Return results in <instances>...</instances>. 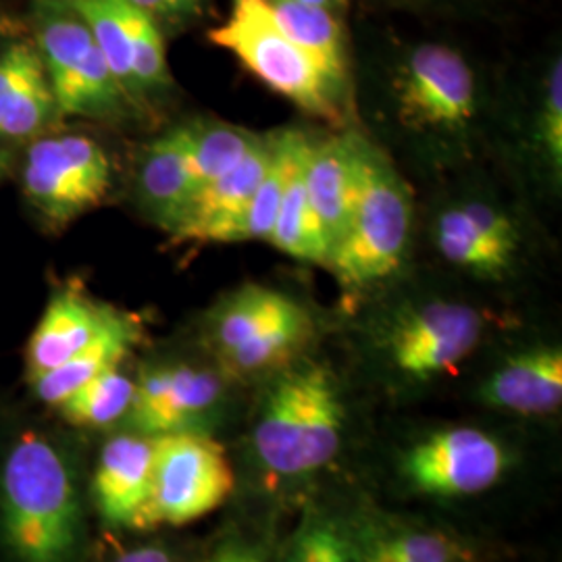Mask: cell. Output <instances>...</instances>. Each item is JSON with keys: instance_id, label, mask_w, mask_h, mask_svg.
<instances>
[{"instance_id": "33", "label": "cell", "mask_w": 562, "mask_h": 562, "mask_svg": "<svg viewBox=\"0 0 562 562\" xmlns=\"http://www.w3.org/2000/svg\"><path fill=\"white\" fill-rule=\"evenodd\" d=\"M132 4L140 7L148 15H162V18H183L192 15L201 9V0H130Z\"/></svg>"}, {"instance_id": "38", "label": "cell", "mask_w": 562, "mask_h": 562, "mask_svg": "<svg viewBox=\"0 0 562 562\" xmlns=\"http://www.w3.org/2000/svg\"><path fill=\"white\" fill-rule=\"evenodd\" d=\"M2 173H4V157L0 155V178H2Z\"/></svg>"}, {"instance_id": "20", "label": "cell", "mask_w": 562, "mask_h": 562, "mask_svg": "<svg viewBox=\"0 0 562 562\" xmlns=\"http://www.w3.org/2000/svg\"><path fill=\"white\" fill-rule=\"evenodd\" d=\"M138 340L136 323L120 313H111L101 331L78 350L69 361L57 369L32 380L34 392L42 402L59 406L69 394H74L83 383L94 380L104 371L120 367Z\"/></svg>"}, {"instance_id": "2", "label": "cell", "mask_w": 562, "mask_h": 562, "mask_svg": "<svg viewBox=\"0 0 562 562\" xmlns=\"http://www.w3.org/2000/svg\"><path fill=\"white\" fill-rule=\"evenodd\" d=\"M344 406L334 375L322 364L283 373L262 401L255 450L281 477H302L331 461L341 446Z\"/></svg>"}, {"instance_id": "16", "label": "cell", "mask_w": 562, "mask_h": 562, "mask_svg": "<svg viewBox=\"0 0 562 562\" xmlns=\"http://www.w3.org/2000/svg\"><path fill=\"white\" fill-rule=\"evenodd\" d=\"M111 313L113 308H104L80 292L63 290L55 294L27 344V380L32 382L69 361L101 331Z\"/></svg>"}, {"instance_id": "11", "label": "cell", "mask_w": 562, "mask_h": 562, "mask_svg": "<svg viewBox=\"0 0 562 562\" xmlns=\"http://www.w3.org/2000/svg\"><path fill=\"white\" fill-rule=\"evenodd\" d=\"M480 313L457 302H429L396 323L387 338L390 359L415 380L454 371L477 346Z\"/></svg>"}, {"instance_id": "6", "label": "cell", "mask_w": 562, "mask_h": 562, "mask_svg": "<svg viewBox=\"0 0 562 562\" xmlns=\"http://www.w3.org/2000/svg\"><path fill=\"white\" fill-rule=\"evenodd\" d=\"M234 492V471L209 434L155 436L148 527L188 525L217 510Z\"/></svg>"}, {"instance_id": "15", "label": "cell", "mask_w": 562, "mask_h": 562, "mask_svg": "<svg viewBox=\"0 0 562 562\" xmlns=\"http://www.w3.org/2000/svg\"><path fill=\"white\" fill-rule=\"evenodd\" d=\"M155 438L120 434L104 443L94 471L92 494L104 521L130 527H148L153 492Z\"/></svg>"}, {"instance_id": "28", "label": "cell", "mask_w": 562, "mask_h": 562, "mask_svg": "<svg viewBox=\"0 0 562 562\" xmlns=\"http://www.w3.org/2000/svg\"><path fill=\"white\" fill-rule=\"evenodd\" d=\"M132 48V71L136 88H155L169 81L165 44L155 18L130 0H117Z\"/></svg>"}, {"instance_id": "23", "label": "cell", "mask_w": 562, "mask_h": 562, "mask_svg": "<svg viewBox=\"0 0 562 562\" xmlns=\"http://www.w3.org/2000/svg\"><path fill=\"white\" fill-rule=\"evenodd\" d=\"M306 138L299 132H278L273 134L271 161L262 176L261 183L250 201L246 217L240 227L238 241L267 240L271 238L276 217L280 211L283 190L292 176L294 162L301 155Z\"/></svg>"}, {"instance_id": "36", "label": "cell", "mask_w": 562, "mask_h": 562, "mask_svg": "<svg viewBox=\"0 0 562 562\" xmlns=\"http://www.w3.org/2000/svg\"><path fill=\"white\" fill-rule=\"evenodd\" d=\"M285 562H313V546H311L308 527L296 538V542L292 543Z\"/></svg>"}, {"instance_id": "18", "label": "cell", "mask_w": 562, "mask_h": 562, "mask_svg": "<svg viewBox=\"0 0 562 562\" xmlns=\"http://www.w3.org/2000/svg\"><path fill=\"white\" fill-rule=\"evenodd\" d=\"M490 406L519 415H548L562 402L561 348H533L504 362L482 387Z\"/></svg>"}, {"instance_id": "10", "label": "cell", "mask_w": 562, "mask_h": 562, "mask_svg": "<svg viewBox=\"0 0 562 562\" xmlns=\"http://www.w3.org/2000/svg\"><path fill=\"white\" fill-rule=\"evenodd\" d=\"M402 120L413 127L457 130L473 117L475 80L461 55L443 44H419L398 76Z\"/></svg>"}, {"instance_id": "3", "label": "cell", "mask_w": 562, "mask_h": 562, "mask_svg": "<svg viewBox=\"0 0 562 562\" xmlns=\"http://www.w3.org/2000/svg\"><path fill=\"white\" fill-rule=\"evenodd\" d=\"M411 192L382 153L369 148L361 194L327 265L346 288L387 280L401 267L411 234Z\"/></svg>"}, {"instance_id": "22", "label": "cell", "mask_w": 562, "mask_h": 562, "mask_svg": "<svg viewBox=\"0 0 562 562\" xmlns=\"http://www.w3.org/2000/svg\"><path fill=\"white\" fill-rule=\"evenodd\" d=\"M350 540L359 562H464L459 543L429 529L364 525Z\"/></svg>"}, {"instance_id": "37", "label": "cell", "mask_w": 562, "mask_h": 562, "mask_svg": "<svg viewBox=\"0 0 562 562\" xmlns=\"http://www.w3.org/2000/svg\"><path fill=\"white\" fill-rule=\"evenodd\" d=\"M296 2H306V4H317V7H325L334 13H340L341 9L346 7V0H296Z\"/></svg>"}, {"instance_id": "14", "label": "cell", "mask_w": 562, "mask_h": 562, "mask_svg": "<svg viewBox=\"0 0 562 562\" xmlns=\"http://www.w3.org/2000/svg\"><path fill=\"white\" fill-rule=\"evenodd\" d=\"M369 148L371 144L355 134L311 144L306 192L329 252L346 232L359 201Z\"/></svg>"}, {"instance_id": "5", "label": "cell", "mask_w": 562, "mask_h": 562, "mask_svg": "<svg viewBox=\"0 0 562 562\" xmlns=\"http://www.w3.org/2000/svg\"><path fill=\"white\" fill-rule=\"evenodd\" d=\"M311 336L301 304L262 285H246L223 302L211 322V341L234 373L250 375L292 359Z\"/></svg>"}, {"instance_id": "30", "label": "cell", "mask_w": 562, "mask_h": 562, "mask_svg": "<svg viewBox=\"0 0 562 562\" xmlns=\"http://www.w3.org/2000/svg\"><path fill=\"white\" fill-rule=\"evenodd\" d=\"M543 150L557 176L562 171V63L554 60L546 80V101L542 115Z\"/></svg>"}, {"instance_id": "29", "label": "cell", "mask_w": 562, "mask_h": 562, "mask_svg": "<svg viewBox=\"0 0 562 562\" xmlns=\"http://www.w3.org/2000/svg\"><path fill=\"white\" fill-rule=\"evenodd\" d=\"M57 113V102L46 78L44 65H41L27 81L20 94L0 117V138L2 140H32Z\"/></svg>"}, {"instance_id": "26", "label": "cell", "mask_w": 562, "mask_h": 562, "mask_svg": "<svg viewBox=\"0 0 562 562\" xmlns=\"http://www.w3.org/2000/svg\"><path fill=\"white\" fill-rule=\"evenodd\" d=\"M65 4L80 18L90 36L99 46L111 74L125 94L138 92L132 71V48L125 20L117 0H65Z\"/></svg>"}, {"instance_id": "12", "label": "cell", "mask_w": 562, "mask_h": 562, "mask_svg": "<svg viewBox=\"0 0 562 562\" xmlns=\"http://www.w3.org/2000/svg\"><path fill=\"white\" fill-rule=\"evenodd\" d=\"M220 378L188 364L150 369L136 382L130 422L142 436L196 431L213 417L222 402Z\"/></svg>"}, {"instance_id": "21", "label": "cell", "mask_w": 562, "mask_h": 562, "mask_svg": "<svg viewBox=\"0 0 562 562\" xmlns=\"http://www.w3.org/2000/svg\"><path fill=\"white\" fill-rule=\"evenodd\" d=\"M311 144L302 146L301 155L294 162L292 176L283 190L280 211L269 241L278 246L281 252L301 259V261L327 262V244L322 227L313 213V206L306 192V159Z\"/></svg>"}, {"instance_id": "27", "label": "cell", "mask_w": 562, "mask_h": 562, "mask_svg": "<svg viewBox=\"0 0 562 562\" xmlns=\"http://www.w3.org/2000/svg\"><path fill=\"white\" fill-rule=\"evenodd\" d=\"M259 138L261 136L238 125H194V142L190 157L194 194L211 181L220 180L229 169H234Z\"/></svg>"}, {"instance_id": "25", "label": "cell", "mask_w": 562, "mask_h": 562, "mask_svg": "<svg viewBox=\"0 0 562 562\" xmlns=\"http://www.w3.org/2000/svg\"><path fill=\"white\" fill-rule=\"evenodd\" d=\"M136 382L120 367H113L83 383L74 394L60 402L59 413L65 422L78 427H109L120 422L132 408Z\"/></svg>"}, {"instance_id": "9", "label": "cell", "mask_w": 562, "mask_h": 562, "mask_svg": "<svg viewBox=\"0 0 562 562\" xmlns=\"http://www.w3.org/2000/svg\"><path fill=\"white\" fill-rule=\"evenodd\" d=\"M508 457L503 443L475 427L436 431L402 459V473L417 492L462 498L485 492L503 477Z\"/></svg>"}, {"instance_id": "1", "label": "cell", "mask_w": 562, "mask_h": 562, "mask_svg": "<svg viewBox=\"0 0 562 562\" xmlns=\"http://www.w3.org/2000/svg\"><path fill=\"white\" fill-rule=\"evenodd\" d=\"M2 531L20 562H71L81 533L80 496L59 448L27 434L0 475Z\"/></svg>"}, {"instance_id": "8", "label": "cell", "mask_w": 562, "mask_h": 562, "mask_svg": "<svg viewBox=\"0 0 562 562\" xmlns=\"http://www.w3.org/2000/svg\"><path fill=\"white\" fill-rule=\"evenodd\" d=\"M38 55L55 94L57 113L109 117L120 111L125 92L92 41L90 30L69 7L42 20Z\"/></svg>"}, {"instance_id": "24", "label": "cell", "mask_w": 562, "mask_h": 562, "mask_svg": "<svg viewBox=\"0 0 562 562\" xmlns=\"http://www.w3.org/2000/svg\"><path fill=\"white\" fill-rule=\"evenodd\" d=\"M436 244L448 261L487 276L503 273L515 255V248L490 238L464 215L461 206L446 211L440 217Z\"/></svg>"}, {"instance_id": "19", "label": "cell", "mask_w": 562, "mask_h": 562, "mask_svg": "<svg viewBox=\"0 0 562 562\" xmlns=\"http://www.w3.org/2000/svg\"><path fill=\"white\" fill-rule=\"evenodd\" d=\"M281 32L313 60L340 97L348 81L346 36L338 13L296 0H265Z\"/></svg>"}, {"instance_id": "17", "label": "cell", "mask_w": 562, "mask_h": 562, "mask_svg": "<svg viewBox=\"0 0 562 562\" xmlns=\"http://www.w3.org/2000/svg\"><path fill=\"white\" fill-rule=\"evenodd\" d=\"M192 142L194 125H180L153 142L142 157L138 173L142 202L167 232H171L194 196Z\"/></svg>"}, {"instance_id": "13", "label": "cell", "mask_w": 562, "mask_h": 562, "mask_svg": "<svg viewBox=\"0 0 562 562\" xmlns=\"http://www.w3.org/2000/svg\"><path fill=\"white\" fill-rule=\"evenodd\" d=\"M271 153L273 136H261L234 169L199 190L171 227L173 240L238 241L246 211L269 167Z\"/></svg>"}, {"instance_id": "35", "label": "cell", "mask_w": 562, "mask_h": 562, "mask_svg": "<svg viewBox=\"0 0 562 562\" xmlns=\"http://www.w3.org/2000/svg\"><path fill=\"white\" fill-rule=\"evenodd\" d=\"M115 562H173L171 554L159 546H144L121 554Z\"/></svg>"}, {"instance_id": "7", "label": "cell", "mask_w": 562, "mask_h": 562, "mask_svg": "<svg viewBox=\"0 0 562 562\" xmlns=\"http://www.w3.org/2000/svg\"><path fill=\"white\" fill-rule=\"evenodd\" d=\"M111 188V162L81 134L38 138L25 155L23 190L53 223H69L101 204Z\"/></svg>"}, {"instance_id": "32", "label": "cell", "mask_w": 562, "mask_h": 562, "mask_svg": "<svg viewBox=\"0 0 562 562\" xmlns=\"http://www.w3.org/2000/svg\"><path fill=\"white\" fill-rule=\"evenodd\" d=\"M313 562H359L352 540L329 522L308 525Z\"/></svg>"}, {"instance_id": "4", "label": "cell", "mask_w": 562, "mask_h": 562, "mask_svg": "<svg viewBox=\"0 0 562 562\" xmlns=\"http://www.w3.org/2000/svg\"><path fill=\"white\" fill-rule=\"evenodd\" d=\"M209 41L229 50L250 74L302 111L322 120H340V97L313 60L281 32L265 0H234L229 18L209 32Z\"/></svg>"}, {"instance_id": "34", "label": "cell", "mask_w": 562, "mask_h": 562, "mask_svg": "<svg viewBox=\"0 0 562 562\" xmlns=\"http://www.w3.org/2000/svg\"><path fill=\"white\" fill-rule=\"evenodd\" d=\"M206 562H267L261 552L248 546H227L217 550Z\"/></svg>"}, {"instance_id": "31", "label": "cell", "mask_w": 562, "mask_h": 562, "mask_svg": "<svg viewBox=\"0 0 562 562\" xmlns=\"http://www.w3.org/2000/svg\"><path fill=\"white\" fill-rule=\"evenodd\" d=\"M41 55L30 44H11L0 55V117L15 101L23 83L41 67Z\"/></svg>"}]
</instances>
